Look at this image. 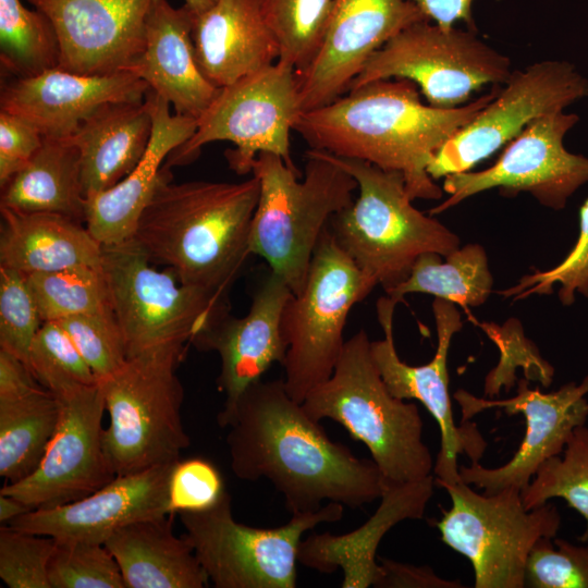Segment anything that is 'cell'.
<instances>
[{
    "label": "cell",
    "instance_id": "cell-40",
    "mask_svg": "<svg viewBox=\"0 0 588 588\" xmlns=\"http://www.w3.org/2000/svg\"><path fill=\"white\" fill-rule=\"evenodd\" d=\"M49 583L51 588H126L106 546L86 541H57Z\"/></svg>",
    "mask_w": 588,
    "mask_h": 588
},
{
    "label": "cell",
    "instance_id": "cell-9",
    "mask_svg": "<svg viewBox=\"0 0 588 588\" xmlns=\"http://www.w3.org/2000/svg\"><path fill=\"white\" fill-rule=\"evenodd\" d=\"M378 285L336 244L327 228L315 249L302 290L292 294L281 318L286 345L281 364L287 393L303 403L327 380L345 344L352 307Z\"/></svg>",
    "mask_w": 588,
    "mask_h": 588
},
{
    "label": "cell",
    "instance_id": "cell-1",
    "mask_svg": "<svg viewBox=\"0 0 588 588\" xmlns=\"http://www.w3.org/2000/svg\"><path fill=\"white\" fill-rule=\"evenodd\" d=\"M217 422L229 428L233 474L270 481L292 515L319 510L324 501L356 509L381 497L383 477L375 462L332 441L281 379L248 387Z\"/></svg>",
    "mask_w": 588,
    "mask_h": 588
},
{
    "label": "cell",
    "instance_id": "cell-25",
    "mask_svg": "<svg viewBox=\"0 0 588 588\" xmlns=\"http://www.w3.org/2000/svg\"><path fill=\"white\" fill-rule=\"evenodd\" d=\"M146 100L154 126L144 158L114 186L85 198V226L101 245L118 244L134 236L161 176L163 161L197 128L196 119L172 114L170 103L152 90H148Z\"/></svg>",
    "mask_w": 588,
    "mask_h": 588
},
{
    "label": "cell",
    "instance_id": "cell-14",
    "mask_svg": "<svg viewBox=\"0 0 588 588\" xmlns=\"http://www.w3.org/2000/svg\"><path fill=\"white\" fill-rule=\"evenodd\" d=\"M575 113L556 111L530 122L491 167L444 177L449 197L429 215L441 213L465 199L492 188L503 196L529 193L542 206L560 210L568 198L588 183V158L567 151L563 139L578 122Z\"/></svg>",
    "mask_w": 588,
    "mask_h": 588
},
{
    "label": "cell",
    "instance_id": "cell-4",
    "mask_svg": "<svg viewBox=\"0 0 588 588\" xmlns=\"http://www.w3.org/2000/svg\"><path fill=\"white\" fill-rule=\"evenodd\" d=\"M305 174L279 156L260 152L252 173L259 198L250 224V253L266 260L293 294L304 286L322 232L354 201L356 180L320 150L306 151Z\"/></svg>",
    "mask_w": 588,
    "mask_h": 588
},
{
    "label": "cell",
    "instance_id": "cell-44",
    "mask_svg": "<svg viewBox=\"0 0 588 588\" xmlns=\"http://www.w3.org/2000/svg\"><path fill=\"white\" fill-rule=\"evenodd\" d=\"M57 541L48 536L0 528V578L10 588H51L49 564Z\"/></svg>",
    "mask_w": 588,
    "mask_h": 588
},
{
    "label": "cell",
    "instance_id": "cell-31",
    "mask_svg": "<svg viewBox=\"0 0 588 588\" xmlns=\"http://www.w3.org/2000/svg\"><path fill=\"white\" fill-rule=\"evenodd\" d=\"M52 212L84 222L79 151L70 138H46L28 163L1 187V206Z\"/></svg>",
    "mask_w": 588,
    "mask_h": 588
},
{
    "label": "cell",
    "instance_id": "cell-12",
    "mask_svg": "<svg viewBox=\"0 0 588 588\" xmlns=\"http://www.w3.org/2000/svg\"><path fill=\"white\" fill-rule=\"evenodd\" d=\"M301 112L296 72L277 61L219 88L198 118L194 135L169 155L163 168L186 164L205 145L228 140L235 148L226 150L225 157L237 174L252 172L260 152L279 155L297 170L291 157L290 133Z\"/></svg>",
    "mask_w": 588,
    "mask_h": 588
},
{
    "label": "cell",
    "instance_id": "cell-5",
    "mask_svg": "<svg viewBox=\"0 0 588 588\" xmlns=\"http://www.w3.org/2000/svg\"><path fill=\"white\" fill-rule=\"evenodd\" d=\"M367 332L345 341L331 376L303 406L315 420L340 424L363 442L383 480L408 482L432 475L434 462L422 441V419L413 402L391 394L373 362Z\"/></svg>",
    "mask_w": 588,
    "mask_h": 588
},
{
    "label": "cell",
    "instance_id": "cell-35",
    "mask_svg": "<svg viewBox=\"0 0 588 588\" xmlns=\"http://www.w3.org/2000/svg\"><path fill=\"white\" fill-rule=\"evenodd\" d=\"M334 0H262L267 23L279 45L278 61L304 74L323 44Z\"/></svg>",
    "mask_w": 588,
    "mask_h": 588
},
{
    "label": "cell",
    "instance_id": "cell-42",
    "mask_svg": "<svg viewBox=\"0 0 588 588\" xmlns=\"http://www.w3.org/2000/svg\"><path fill=\"white\" fill-rule=\"evenodd\" d=\"M57 322L69 334L98 381L115 372L127 360L123 334L111 307Z\"/></svg>",
    "mask_w": 588,
    "mask_h": 588
},
{
    "label": "cell",
    "instance_id": "cell-10",
    "mask_svg": "<svg viewBox=\"0 0 588 588\" xmlns=\"http://www.w3.org/2000/svg\"><path fill=\"white\" fill-rule=\"evenodd\" d=\"M452 506L436 522L441 540L471 563L475 588H524L528 555L543 537L554 538L561 515L552 503L526 510L522 490L507 487L492 494L470 485L436 481Z\"/></svg>",
    "mask_w": 588,
    "mask_h": 588
},
{
    "label": "cell",
    "instance_id": "cell-34",
    "mask_svg": "<svg viewBox=\"0 0 588 588\" xmlns=\"http://www.w3.org/2000/svg\"><path fill=\"white\" fill-rule=\"evenodd\" d=\"M0 61L11 77L59 68V39L50 19L20 0H0Z\"/></svg>",
    "mask_w": 588,
    "mask_h": 588
},
{
    "label": "cell",
    "instance_id": "cell-24",
    "mask_svg": "<svg viewBox=\"0 0 588 588\" xmlns=\"http://www.w3.org/2000/svg\"><path fill=\"white\" fill-rule=\"evenodd\" d=\"M434 477L408 482L383 480L380 504L357 529L344 534H311L302 540L298 562L322 574L343 572V588H367L378 583L382 568L376 552L383 536L405 519H420L433 495Z\"/></svg>",
    "mask_w": 588,
    "mask_h": 588
},
{
    "label": "cell",
    "instance_id": "cell-33",
    "mask_svg": "<svg viewBox=\"0 0 588 588\" xmlns=\"http://www.w3.org/2000/svg\"><path fill=\"white\" fill-rule=\"evenodd\" d=\"M426 253L414 264L408 278L385 292L397 304L413 293L433 295L467 307L482 305L492 293L493 277L486 249L477 243L458 247L449 256Z\"/></svg>",
    "mask_w": 588,
    "mask_h": 588
},
{
    "label": "cell",
    "instance_id": "cell-3",
    "mask_svg": "<svg viewBox=\"0 0 588 588\" xmlns=\"http://www.w3.org/2000/svg\"><path fill=\"white\" fill-rule=\"evenodd\" d=\"M259 198L253 175L240 183H172L162 168L133 238L154 264L163 265L186 285L228 301L249 249Z\"/></svg>",
    "mask_w": 588,
    "mask_h": 588
},
{
    "label": "cell",
    "instance_id": "cell-46",
    "mask_svg": "<svg viewBox=\"0 0 588 588\" xmlns=\"http://www.w3.org/2000/svg\"><path fill=\"white\" fill-rule=\"evenodd\" d=\"M226 492L219 469L208 460H179L170 474L169 505L171 514L203 511L213 506Z\"/></svg>",
    "mask_w": 588,
    "mask_h": 588
},
{
    "label": "cell",
    "instance_id": "cell-48",
    "mask_svg": "<svg viewBox=\"0 0 588 588\" xmlns=\"http://www.w3.org/2000/svg\"><path fill=\"white\" fill-rule=\"evenodd\" d=\"M381 577L377 588H461L460 580H448L438 576L427 566H416L390 559L380 558Z\"/></svg>",
    "mask_w": 588,
    "mask_h": 588
},
{
    "label": "cell",
    "instance_id": "cell-13",
    "mask_svg": "<svg viewBox=\"0 0 588 588\" xmlns=\"http://www.w3.org/2000/svg\"><path fill=\"white\" fill-rule=\"evenodd\" d=\"M510 59L476 30L443 28L428 19L405 27L366 62L347 90L389 78L415 83L428 105L451 109L463 106L488 84H504L512 74Z\"/></svg>",
    "mask_w": 588,
    "mask_h": 588
},
{
    "label": "cell",
    "instance_id": "cell-51",
    "mask_svg": "<svg viewBox=\"0 0 588 588\" xmlns=\"http://www.w3.org/2000/svg\"><path fill=\"white\" fill-rule=\"evenodd\" d=\"M216 0H184L186 5L194 14H199L210 8Z\"/></svg>",
    "mask_w": 588,
    "mask_h": 588
},
{
    "label": "cell",
    "instance_id": "cell-29",
    "mask_svg": "<svg viewBox=\"0 0 588 588\" xmlns=\"http://www.w3.org/2000/svg\"><path fill=\"white\" fill-rule=\"evenodd\" d=\"M0 210V266L25 274L101 267L102 245L83 222L61 213Z\"/></svg>",
    "mask_w": 588,
    "mask_h": 588
},
{
    "label": "cell",
    "instance_id": "cell-41",
    "mask_svg": "<svg viewBox=\"0 0 588 588\" xmlns=\"http://www.w3.org/2000/svg\"><path fill=\"white\" fill-rule=\"evenodd\" d=\"M532 270L499 294L516 302L534 294L550 295L553 286L559 284L558 296L564 306L575 302L576 293L588 297V198L579 209V234L571 252L551 269Z\"/></svg>",
    "mask_w": 588,
    "mask_h": 588
},
{
    "label": "cell",
    "instance_id": "cell-30",
    "mask_svg": "<svg viewBox=\"0 0 588 588\" xmlns=\"http://www.w3.org/2000/svg\"><path fill=\"white\" fill-rule=\"evenodd\" d=\"M103 544L117 561L126 588L208 586L192 543L184 535H174L168 516L122 526Z\"/></svg>",
    "mask_w": 588,
    "mask_h": 588
},
{
    "label": "cell",
    "instance_id": "cell-39",
    "mask_svg": "<svg viewBox=\"0 0 588 588\" xmlns=\"http://www.w3.org/2000/svg\"><path fill=\"white\" fill-rule=\"evenodd\" d=\"M26 365L51 392L70 384L98 382L79 351L57 321H46L36 334Z\"/></svg>",
    "mask_w": 588,
    "mask_h": 588
},
{
    "label": "cell",
    "instance_id": "cell-37",
    "mask_svg": "<svg viewBox=\"0 0 588 588\" xmlns=\"http://www.w3.org/2000/svg\"><path fill=\"white\" fill-rule=\"evenodd\" d=\"M26 275L44 322L111 307L101 267H72Z\"/></svg>",
    "mask_w": 588,
    "mask_h": 588
},
{
    "label": "cell",
    "instance_id": "cell-11",
    "mask_svg": "<svg viewBox=\"0 0 588 588\" xmlns=\"http://www.w3.org/2000/svg\"><path fill=\"white\" fill-rule=\"evenodd\" d=\"M209 581L217 588H295L302 536L322 523L342 519L344 505L293 514L274 528L235 520L226 491L213 506L177 513Z\"/></svg>",
    "mask_w": 588,
    "mask_h": 588
},
{
    "label": "cell",
    "instance_id": "cell-6",
    "mask_svg": "<svg viewBox=\"0 0 588 588\" xmlns=\"http://www.w3.org/2000/svg\"><path fill=\"white\" fill-rule=\"evenodd\" d=\"M322 152L358 185V196L331 218L329 230L336 244L384 292L405 281L422 254L446 257L460 247L454 232L413 206L401 172Z\"/></svg>",
    "mask_w": 588,
    "mask_h": 588
},
{
    "label": "cell",
    "instance_id": "cell-49",
    "mask_svg": "<svg viewBox=\"0 0 588 588\" xmlns=\"http://www.w3.org/2000/svg\"><path fill=\"white\" fill-rule=\"evenodd\" d=\"M421 13L443 28H452L457 22H464L467 28L476 30L473 17L475 0H409Z\"/></svg>",
    "mask_w": 588,
    "mask_h": 588
},
{
    "label": "cell",
    "instance_id": "cell-19",
    "mask_svg": "<svg viewBox=\"0 0 588 588\" xmlns=\"http://www.w3.org/2000/svg\"><path fill=\"white\" fill-rule=\"evenodd\" d=\"M424 19L409 0H334L321 49L308 70L297 76L302 112L345 94L378 49Z\"/></svg>",
    "mask_w": 588,
    "mask_h": 588
},
{
    "label": "cell",
    "instance_id": "cell-16",
    "mask_svg": "<svg viewBox=\"0 0 588 588\" xmlns=\"http://www.w3.org/2000/svg\"><path fill=\"white\" fill-rule=\"evenodd\" d=\"M397 305L388 295L377 301V315L383 339L370 342L373 362L391 394L404 401H419L437 420L441 443L432 475L436 481L456 483L461 480L457 456L465 454L470 461H479L487 442L477 425L454 421L449 393L448 354L455 333L463 328L461 314L455 304L434 297L432 314L437 329V350L430 362L420 366L404 363L395 348L393 315Z\"/></svg>",
    "mask_w": 588,
    "mask_h": 588
},
{
    "label": "cell",
    "instance_id": "cell-36",
    "mask_svg": "<svg viewBox=\"0 0 588 588\" xmlns=\"http://www.w3.org/2000/svg\"><path fill=\"white\" fill-rule=\"evenodd\" d=\"M561 498L586 520L580 537L588 541V427L577 426L560 455L544 461L529 485L522 491L526 510L539 507L550 499Z\"/></svg>",
    "mask_w": 588,
    "mask_h": 588
},
{
    "label": "cell",
    "instance_id": "cell-28",
    "mask_svg": "<svg viewBox=\"0 0 588 588\" xmlns=\"http://www.w3.org/2000/svg\"><path fill=\"white\" fill-rule=\"evenodd\" d=\"M152 126L146 99L107 103L79 124L70 139L79 151L85 198L114 186L139 164Z\"/></svg>",
    "mask_w": 588,
    "mask_h": 588
},
{
    "label": "cell",
    "instance_id": "cell-15",
    "mask_svg": "<svg viewBox=\"0 0 588 588\" xmlns=\"http://www.w3.org/2000/svg\"><path fill=\"white\" fill-rule=\"evenodd\" d=\"M588 98V79L566 61L546 60L513 71L497 95L436 154V181L470 171L515 138L530 122Z\"/></svg>",
    "mask_w": 588,
    "mask_h": 588
},
{
    "label": "cell",
    "instance_id": "cell-47",
    "mask_svg": "<svg viewBox=\"0 0 588 588\" xmlns=\"http://www.w3.org/2000/svg\"><path fill=\"white\" fill-rule=\"evenodd\" d=\"M44 140L26 120L0 110V186L23 169Z\"/></svg>",
    "mask_w": 588,
    "mask_h": 588
},
{
    "label": "cell",
    "instance_id": "cell-17",
    "mask_svg": "<svg viewBox=\"0 0 588 588\" xmlns=\"http://www.w3.org/2000/svg\"><path fill=\"white\" fill-rule=\"evenodd\" d=\"M52 393L59 403V420L40 464L26 478L0 490L32 510L76 501L117 476L103 449L106 403L99 381L70 384Z\"/></svg>",
    "mask_w": 588,
    "mask_h": 588
},
{
    "label": "cell",
    "instance_id": "cell-26",
    "mask_svg": "<svg viewBox=\"0 0 588 588\" xmlns=\"http://www.w3.org/2000/svg\"><path fill=\"white\" fill-rule=\"evenodd\" d=\"M193 12L152 0L145 26V46L130 69L150 90L173 106L175 113L196 120L219 88L201 73L192 38Z\"/></svg>",
    "mask_w": 588,
    "mask_h": 588
},
{
    "label": "cell",
    "instance_id": "cell-50",
    "mask_svg": "<svg viewBox=\"0 0 588 588\" xmlns=\"http://www.w3.org/2000/svg\"><path fill=\"white\" fill-rule=\"evenodd\" d=\"M32 509L19 499L0 493V523L8 525Z\"/></svg>",
    "mask_w": 588,
    "mask_h": 588
},
{
    "label": "cell",
    "instance_id": "cell-21",
    "mask_svg": "<svg viewBox=\"0 0 588 588\" xmlns=\"http://www.w3.org/2000/svg\"><path fill=\"white\" fill-rule=\"evenodd\" d=\"M175 463L117 475L110 482L82 499L32 510L8 525L51 537L58 542L105 543L122 526L173 515L169 505V479Z\"/></svg>",
    "mask_w": 588,
    "mask_h": 588
},
{
    "label": "cell",
    "instance_id": "cell-23",
    "mask_svg": "<svg viewBox=\"0 0 588 588\" xmlns=\"http://www.w3.org/2000/svg\"><path fill=\"white\" fill-rule=\"evenodd\" d=\"M149 86L130 71L111 75H83L54 68L2 84L0 109L15 114L46 138H70L79 124L100 107L121 101H144Z\"/></svg>",
    "mask_w": 588,
    "mask_h": 588
},
{
    "label": "cell",
    "instance_id": "cell-45",
    "mask_svg": "<svg viewBox=\"0 0 588 588\" xmlns=\"http://www.w3.org/2000/svg\"><path fill=\"white\" fill-rule=\"evenodd\" d=\"M525 587L588 588V546L556 536L539 539L527 559Z\"/></svg>",
    "mask_w": 588,
    "mask_h": 588
},
{
    "label": "cell",
    "instance_id": "cell-43",
    "mask_svg": "<svg viewBox=\"0 0 588 588\" xmlns=\"http://www.w3.org/2000/svg\"><path fill=\"white\" fill-rule=\"evenodd\" d=\"M42 323L27 275L0 266V350L26 364L30 345Z\"/></svg>",
    "mask_w": 588,
    "mask_h": 588
},
{
    "label": "cell",
    "instance_id": "cell-7",
    "mask_svg": "<svg viewBox=\"0 0 588 588\" xmlns=\"http://www.w3.org/2000/svg\"><path fill=\"white\" fill-rule=\"evenodd\" d=\"M132 237L102 245L101 269L127 358L154 351L183 354L187 343L228 314V301L183 284L152 266Z\"/></svg>",
    "mask_w": 588,
    "mask_h": 588
},
{
    "label": "cell",
    "instance_id": "cell-18",
    "mask_svg": "<svg viewBox=\"0 0 588 588\" xmlns=\"http://www.w3.org/2000/svg\"><path fill=\"white\" fill-rule=\"evenodd\" d=\"M588 375L580 383L571 381L559 390L543 393L529 388V380H517V392L504 400L477 397L458 389L453 397L462 411V421H469L487 409L499 408L507 415L522 414L526 421L525 437L513 457L504 465L487 468L473 461L460 465L461 480L485 494L507 487L522 491L529 485L539 466L548 458L560 455L573 430L588 418Z\"/></svg>",
    "mask_w": 588,
    "mask_h": 588
},
{
    "label": "cell",
    "instance_id": "cell-38",
    "mask_svg": "<svg viewBox=\"0 0 588 588\" xmlns=\"http://www.w3.org/2000/svg\"><path fill=\"white\" fill-rule=\"evenodd\" d=\"M477 326L499 347L500 360L485 379L486 395H498L502 388L510 391L517 382L516 369H524L527 380L539 381L548 388L554 376V368L542 358L538 347L525 333L520 321L510 318L503 326L494 322H476Z\"/></svg>",
    "mask_w": 588,
    "mask_h": 588
},
{
    "label": "cell",
    "instance_id": "cell-27",
    "mask_svg": "<svg viewBox=\"0 0 588 588\" xmlns=\"http://www.w3.org/2000/svg\"><path fill=\"white\" fill-rule=\"evenodd\" d=\"M192 38L199 69L217 88L279 59L262 0H216L204 12L193 13Z\"/></svg>",
    "mask_w": 588,
    "mask_h": 588
},
{
    "label": "cell",
    "instance_id": "cell-32",
    "mask_svg": "<svg viewBox=\"0 0 588 588\" xmlns=\"http://www.w3.org/2000/svg\"><path fill=\"white\" fill-rule=\"evenodd\" d=\"M58 420V400L44 385L0 400V476L14 483L34 473Z\"/></svg>",
    "mask_w": 588,
    "mask_h": 588
},
{
    "label": "cell",
    "instance_id": "cell-8",
    "mask_svg": "<svg viewBox=\"0 0 588 588\" xmlns=\"http://www.w3.org/2000/svg\"><path fill=\"white\" fill-rule=\"evenodd\" d=\"M182 355L139 354L99 380L110 419L103 449L115 475L175 463L189 446L181 414L184 391L175 373Z\"/></svg>",
    "mask_w": 588,
    "mask_h": 588
},
{
    "label": "cell",
    "instance_id": "cell-20",
    "mask_svg": "<svg viewBox=\"0 0 588 588\" xmlns=\"http://www.w3.org/2000/svg\"><path fill=\"white\" fill-rule=\"evenodd\" d=\"M54 26L59 68L83 75L130 71L145 46L152 0H26Z\"/></svg>",
    "mask_w": 588,
    "mask_h": 588
},
{
    "label": "cell",
    "instance_id": "cell-2",
    "mask_svg": "<svg viewBox=\"0 0 588 588\" xmlns=\"http://www.w3.org/2000/svg\"><path fill=\"white\" fill-rule=\"evenodd\" d=\"M499 88L494 85L475 100L442 109L424 103L418 86L408 79L373 81L301 112L293 130L310 149L401 172L412 200L440 199L444 192L429 175V164Z\"/></svg>",
    "mask_w": 588,
    "mask_h": 588
},
{
    "label": "cell",
    "instance_id": "cell-22",
    "mask_svg": "<svg viewBox=\"0 0 588 588\" xmlns=\"http://www.w3.org/2000/svg\"><path fill=\"white\" fill-rule=\"evenodd\" d=\"M292 294L289 285L269 270L256 287L245 316L226 314L192 342L199 350L219 355L217 385L225 400L217 417L226 415L272 364H282L286 345L281 318Z\"/></svg>",
    "mask_w": 588,
    "mask_h": 588
}]
</instances>
